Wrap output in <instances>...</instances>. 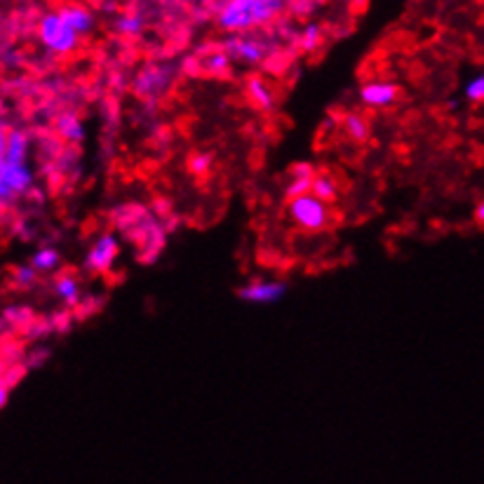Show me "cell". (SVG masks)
<instances>
[{
    "mask_svg": "<svg viewBox=\"0 0 484 484\" xmlns=\"http://www.w3.org/2000/svg\"><path fill=\"white\" fill-rule=\"evenodd\" d=\"M282 0H228L219 12L223 31H247L273 22L282 10Z\"/></svg>",
    "mask_w": 484,
    "mask_h": 484,
    "instance_id": "obj_1",
    "label": "cell"
},
{
    "mask_svg": "<svg viewBox=\"0 0 484 484\" xmlns=\"http://www.w3.org/2000/svg\"><path fill=\"white\" fill-rule=\"evenodd\" d=\"M40 40L47 50L57 52V54H69L75 45H78V31L69 26V22L59 15V12H50L40 19Z\"/></svg>",
    "mask_w": 484,
    "mask_h": 484,
    "instance_id": "obj_2",
    "label": "cell"
},
{
    "mask_svg": "<svg viewBox=\"0 0 484 484\" xmlns=\"http://www.w3.org/2000/svg\"><path fill=\"white\" fill-rule=\"evenodd\" d=\"M290 217L303 231H322L327 226L330 212H327L325 200L315 193H303L290 200Z\"/></svg>",
    "mask_w": 484,
    "mask_h": 484,
    "instance_id": "obj_3",
    "label": "cell"
},
{
    "mask_svg": "<svg viewBox=\"0 0 484 484\" xmlns=\"http://www.w3.org/2000/svg\"><path fill=\"white\" fill-rule=\"evenodd\" d=\"M31 183H34V174H31L26 160H0V198H3V205H7L15 195L29 191Z\"/></svg>",
    "mask_w": 484,
    "mask_h": 484,
    "instance_id": "obj_4",
    "label": "cell"
},
{
    "mask_svg": "<svg viewBox=\"0 0 484 484\" xmlns=\"http://www.w3.org/2000/svg\"><path fill=\"white\" fill-rule=\"evenodd\" d=\"M118 252H120L118 238L111 233L102 235V238L92 245L90 254H87V259H85L87 271H92V273H106V271L114 266Z\"/></svg>",
    "mask_w": 484,
    "mask_h": 484,
    "instance_id": "obj_5",
    "label": "cell"
},
{
    "mask_svg": "<svg viewBox=\"0 0 484 484\" xmlns=\"http://www.w3.org/2000/svg\"><path fill=\"white\" fill-rule=\"evenodd\" d=\"M282 294H285V285L282 282H252V285L242 287L238 291V297L250 303H273Z\"/></svg>",
    "mask_w": 484,
    "mask_h": 484,
    "instance_id": "obj_6",
    "label": "cell"
},
{
    "mask_svg": "<svg viewBox=\"0 0 484 484\" xmlns=\"http://www.w3.org/2000/svg\"><path fill=\"white\" fill-rule=\"evenodd\" d=\"M360 99L371 109H386L398 99V87L390 85V83H367L360 90Z\"/></svg>",
    "mask_w": 484,
    "mask_h": 484,
    "instance_id": "obj_7",
    "label": "cell"
},
{
    "mask_svg": "<svg viewBox=\"0 0 484 484\" xmlns=\"http://www.w3.org/2000/svg\"><path fill=\"white\" fill-rule=\"evenodd\" d=\"M226 50L231 57L240 59V62L257 64L263 59V45L254 38H233L226 43Z\"/></svg>",
    "mask_w": 484,
    "mask_h": 484,
    "instance_id": "obj_8",
    "label": "cell"
},
{
    "mask_svg": "<svg viewBox=\"0 0 484 484\" xmlns=\"http://www.w3.org/2000/svg\"><path fill=\"white\" fill-rule=\"evenodd\" d=\"M247 97H250V102L254 104L257 109H273V92H271V87H268L262 78H257V75L250 78V83H247Z\"/></svg>",
    "mask_w": 484,
    "mask_h": 484,
    "instance_id": "obj_9",
    "label": "cell"
},
{
    "mask_svg": "<svg viewBox=\"0 0 484 484\" xmlns=\"http://www.w3.org/2000/svg\"><path fill=\"white\" fill-rule=\"evenodd\" d=\"M294 179L287 186V198H299L303 193H311V188H313V167L308 165H297L291 170Z\"/></svg>",
    "mask_w": 484,
    "mask_h": 484,
    "instance_id": "obj_10",
    "label": "cell"
},
{
    "mask_svg": "<svg viewBox=\"0 0 484 484\" xmlns=\"http://www.w3.org/2000/svg\"><path fill=\"white\" fill-rule=\"evenodd\" d=\"M59 15H62V17L69 22V26H74L78 34H87V31L92 29V15L85 7L64 5L62 10H59Z\"/></svg>",
    "mask_w": 484,
    "mask_h": 484,
    "instance_id": "obj_11",
    "label": "cell"
},
{
    "mask_svg": "<svg viewBox=\"0 0 484 484\" xmlns=\"http://www.w3.org/2000/svg\"><path fill=\"white\" fill-rule=\"evenodd\" d=\"M57 132L59 137L66 139V142L71 143L83 142V137H85V127H83V123H80L74 114L62 115V118L57 120Z\"/></svg>",
    "mask_w": 484,
    "mask_h": 484,
    "instance_id": "obj_12",
    "label": "cell"
},
{
    "mask_svg": "<svg viewBox=\"0 0 484 484\" xmlns=\"http://www.w3.org/2000/svg\"><path fill=\"white\" fill-rule=\"evenodd\" d=\"M26 151H29V139L24 132H10L3 146V158L26 160Z\"/></svg>",
    "mask_w": 484,
    "mask_h": 484,
    "instance_id": "obj_13",
    "label": "cell"
},
{
    "mask_svg": "<svg viewBox=\"0 0 484 484\" xmlns=\"http://www.w3.org/2000/svg\"><path fill=\"white\" fill-rule=\"evenodd\" d=\"M343 125H346V134L353 139V142H365V139L370 137V123H367L362 115H346V123H343Z\"/></svg>",
    "mask_w": 484,
    "mask_h": 484,
    "instance_id": "obj_14",
    "label": "cell"
},
{
    "mask_svg": "<svg viewBox=\"0 0 484 484\" xmlns=\"http://www.w3.org/2000/svg\"><path fill=\"white\" fill-rule=\"evenodd\" d=\"M54 290H57V297L62 299L64 303H69V306H75L80 299V291H78V282H75V278H71V275H64V278L57 280V285H54Z\"/></svg>",
    "mask_w": 484,
    "mask_h": 484,
    "instance_id": "obj_15",
    "label": "cell"
},
{
    "mask_svg": "<svg viewBox=\"0 0 484 484\" xmlns=\"http://www.w3.org/2000/svg\"><path fill=\"white\" fill-rule=\"evenodd\" d=\"M311 193H315L318 198L330 202V200H334L336 195H339V188H336V182L331 179V174H318V177H313V188H311Z\"/></svg>",
    "mask_w": 484,
    "mask_h": 484,
    "instance_id": "obj_16",
    "label": "cell"
},
{
    "mask_svg": "<svg viewBox=\"0 0 484 484\" xmlns=\"http://www.w3.org/2000/svg\"><path fill=\"white\" fill-rule=\"evenodd\" d=\"M59 263V254L52 247H45V250H38L34 254V259H31V266L35 268V271H52V268H57Z\"/></svg>",
    "mask_w": 484,
    "mask_h": 484,
    "instance_id": "obj_17",
    "label": "cell"
},
{
    "mask_svg": "<svg viewBox=\"0 0 484 484\" xmlns=\"http://www.w3.org/2000/svg\"><path fill=\"white\" fill-rule=\"evenodd\" d=\"M12 280L17 287H29L35 280V268L34 266H17L12 271Z\"/></svg>",
    "mask_w": 484,
    "mask_h": 484,
    "instance_id": "obj_18",
    "label": "cell"
},
{
    "mask_svg": "<svg viewBox=\"0 0 484 484\" xmlns=\"http://www.w3.org/2000/svg\"><path fill=\"white\" fill-rule=\"evenodd\" d=\"M118 31L120 34H127V35H137L139 31H142V19L134 17V15H125V17L118 19Z\"/></svg>",
    "mask_w": 484,
    "mask_h": 484,
    "instance_id": "obj_19",
    "label": "cell"
},
{
    "mask_svg": "<svg viewBox=\"0 0 484 484\" xmlns=\"http://www.w3.org/2000/svg\"><path fill=\"white\" fill-rule=\"evenodd\" d=\"M466 97L470 99V102H482L484 99V75H479V78L470 80L466 87Z\"/></svg>",
    "mask_w": 484,
    "mask_h": 484,
    "instance_id": "obj_20",
    "label": "cell"
},
{
    "mask_svg": "<svg viewBox=\"0 0 484 484\" xmlns=\"http://www.w3.org/2000/svg\"><path fill=\"white\" fill-rule=\"evenodd\" d=\"M318 43H320V29L318 26H308V29L303 31V35H301V47L306 52H311V50H315V47H318Z\"/></svg>",
    "mask_w": 484,
    "mask_h": 484,
    "instance_id": "obj_21",
    "label": "cell"
},
{
    "mask_svg": "<svg viewBox=\"0 0 484 484\" xmlns=\"http://www.w3.org/2000/svg\"><path fill=\"white\" fill-rule=\"evenodd\" d=\"M228 66V54L223 52H217V54H212L210 57V69L212 71H223Z\"/></svg>",
    "mask_w": 484,
    "mask_h": 484,
    "instance_id": "obj_22",
    "label": "cell"
},
{
    "mask_svg": "<svg viewBox=\"0 0 484 484\" xmlns=\"http://www.w3.org/2000/svg\"><path fill=\"white\" fill-rule=\"evenodd\" d=\"M475 217H478L479 223H484V200H482V202H479L478 212H475Z\"/></svg>",
    "mask_w": 484,
    "mask_h": 484,
    "instance_id": "obj_23",
    "label": "cell"
},
{
    "mask_svg": "<svg viewBox=\"0 0 484 484\" xmlns=\"http://www.w3.org/2000/svg\"><path fill=\"white\" fill-rule=\"evenodd\" d=\"M207 163H210V158H200L198 163H195V170H205Z\"/></svg>",
    "mask_w": 484,
    "mask_h": 484,
    "instance_id": "obj_24",
    "label": "cell"
},
{
    "mask_svg": "<svg viewBox=\"0 0 484 484\" xmlns=\"http://www.w3.org/2000/svg\"><path fill=\"white\" fill-rule=\"evenodd\" d=\"M282 3H299V0H282Z\"/></svg>",
    "mask_w": 484,
    "mask_h": 484,
    "instance_id": "obj_25",
    "label": "cell"
}]
</instances>
